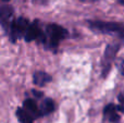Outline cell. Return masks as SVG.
I'll return each instance as SVG.
<instances>
[{
    "mask_svg": "<svg viewBox=\"0 0 124 123\" xmlns=\"http://www.w3.org/2000/svg\"><path fill=\"white\" fill-rule=\"evenodd\" d=\"M45 32V48L54 54H57L61 41L69 37V31L56 23H50L44 30Z\"/></svg>",
    "mask_w": 124,
    "mask_h": 123,
    "instance_id": "1",
    "label": "cell"
},
{
    "mask_svg": "<svg viewBox=\"0 0 124 123\" xmlns=\"http://www.w3.org/2000/svg\"><path fill=\"white\" fill-rule=\"evenodd\" d=\"M89 30L99 34L110 35L124 40V23L114 21H101V20H87Z\"/></svg>",
    "mask_w": 124,
    "mask_h": 123,
    "instance_id": "2",
    "label": "cell"
},
{
    "mask_svg": "<svg viewBox=\"0 0 124 123\" xmlns=\"http://www.w3.org/2000/svg\"><path fill=\"white\" fill-rule=\"evenodd\" d=\"M121 49V44L120 43H112V44H108L106 46L105 52H103V58L101 60L100 67H101V77L106 78L109 75L110 71L113 62L116 61L118 52Z\"/></svg>",
    "mask_w": 124,
    "mask_h": 123,
    "instance_id": "3",
    "label": "cell"
},
{
    "mask_svg": "<svg viewBox=\"0 0 124 123\" xmlns=\"http://www.w3.org/2000/svg\"><path fill=\"white\" fill-rule=\"evenodd\" d=\"M23 38L26 43L36 41L39 45H44L45 44V32L40 27L39 20H34L33 22H31L25 34H24Z\"/></svg>",
    "mask_w": 124,
    "mask_h": 123,
    "instance_id": "4",
    "label": "cell"
},
{
    "mask_svg": "<svg viewBox=\"0 0 124 123\" xmlns=\"http://www.w3.org/2000/svg\"><path fill=\"white\" fill-rule=\"evenodd\" d=\"M30 23L31 22L26 17H23V16H20L15 20H12L10 24V27H9L11 41L15 43L16 40L24 37V34H25Z\"/></svg>",
    "mask_w": 124,
    "mask_h": 123,
    "instance_id": "5",
    "label": "cell"
},
{
    "mask_svg": "<svg viewBox=\"0 0 124 123\" xmlns=\"http://www.w3.org/2000/svg\"><path fill=\"white\" fill-rule=\"evenodd\" d=\"M118 108V105L110 102L105 106L102 110V120L103 123H120L121 115Z\"/></svg>",
    "mask_w": 124,
    "mask_h": 123,
    "instance_id": "6",
    "label": "cell"
},
{
    "mask_svg": "<svg viewBox=\"0 0 124 123\" xmlns=\"http://www.w3.org/2000/svg\"><path fill=\"white\" fill-rule=\"evenodd\" d=\"M13 13H14V11L11 6H9V4H1L0 6V24L7 31H9V27H10Z\"/></svg>",
    "mask_w": 124,
    "mask_h": 123,
    "instance_id": "7",
    "label": "cell"
},
{
    "mask_svg": "<svg viewBox=\"0 0 124 123\" xmlns=\"http://www.w3.org/2000/svg\"><path fill=\"white\" fill-rule=\"evenodd\" d=\"M52 82V76L49 73L45 71H35L33 73V84L35 86L39 87H45L47 84Z\"/></svg>",
    "mask_w": 124,
    "mask_h": 123,
    "instance_id": "8",
    "label": "cell"
},
{
    "mask_svg": "<svg viewBox=\"0 0 124 123\" xmlns=\"http://www.w3.org/2000/svg\"><path fill=\"white\" fill-rule=\"evenodd\" d=\"M22 107H23L35 120L38 119V118H43L41 117L40 110H39V106H38V104H37L36 99H34V98H26L23 101V106Z\"/></svg>",
    "mask_w": 124,
    "mask_h": 123,
    "instance_id": "9",
    "label": "cell"
},
{
    "mask_svg": "<svg viewBox=\"0 0 124 123\" xmlns=\"http://www.w3.org/2000/svg\"><path fill=\"white\" fill-rule=\"evenodd\" d=\"M39 110H40L41 117H46V115H51L56 110V102H54V100L49 97L43 98V101L39 105Z\"/></svg>",
    "mask_w": 124,
    "mask_h": 123,
    "instance_id": "10",
    "label": "cell"
},
{
    "mask_svg": "<svg viewBox=\"0 0 124 123\" xmlns=\"http://www.w3.org/2000/svg\"><path fill=\"white\" fill-rule=\"evenodd\" d=\"M15 115H16V118L20 123H34V121H35L34 118H33L23 107H19V108L16 109Z\"/></svg>",
    "mask_w": 124,
    "mask_h": 123,
    "instance_id": "11",
    "label": "cell"
},
{
    "mask_svg": "<svg viewBox=\"0 0 124 123\" xmlns=\"http://www.w3.org/2000/svg\"><path fill=\"white\" fill-rule=\"evenodd\" d=\"M116 98H118V101H119V104H118L119 110H120L121 113H124V91L121 92Z\"/></svg>",
    "mask_w": 124,
    "mask_h": 123,
    "instance_id": "12",
    "label": "cell"
},
{
    "mask_svg": "<svg viewBox=\"0 0 124 123\" xmlns=\"http://www.w3.org/2000/svg\"><path fill=\"white\" fill-rule=\"evenodd\" d=\"M32 95L33 97H35V99H43L45 94L39 89H32Z\"/></svg>",
    "mask_w": 124,
    "mask_h": 123,
    "instance_id": "13",
    "label": "cell"
},
{
    "mask_svg": "<svg viewBox=\"0 0 124 123\" xmlns=\"http://www.w3.org/2000/svg\"><path fill=\"white\" fill-rule=\"evenodd\" d=\"M116 68H118L121 75L124 76V57L119 60V62H116Z\"/></svg>",
    "mask_w": 124,
    "mask_h": 123,
    "instance_id": "14",
    "label": "cell"
},
{
    "mask_svg": "<svg viewBox=\"0 0 124 123\" xmlns=\"http://www.w3.org/2000/svg\"><path fill=\"white\" fill-rule=\"evenodd\" d=\"M81 2H97L98 0H78Z\"/></svg>",
    "mask_w": 124,
    "mask_h": 123,
    "instance_id": "15",
    "label": "cell"
},
{
    "mask_svg": "<svg viewBox=\"0 0 124 123\" xmlns=\"http://www.w3.org/2000/svg\"><path fill=\"white\" fill-rule=\"evenodd\" d=\"M116 2H118V3H120V4H123V6H124V0H116Z\"/></svg>",
    "mask_w": 124,
    "mask_h": 123,
    "instance_id": "16",
    "label": "cell"
},
{
    "mask_svg": "<svg viewBox=\"0 0 124 123\" xmlns=\"http://www.w3.org/2000/svg\"><path fill=\"white\" fill-rule=\"evenodd\" d=\"M2 1H4V2H8V1H10V0H2Z\"/></svg>",
    "mask_w": 124,
    "mask_h": 123,
    "instance_id": "17",
    "label": "cell"
}]
</instances>
